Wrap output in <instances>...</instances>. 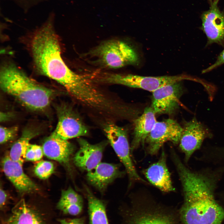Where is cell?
<instances>
[{
  "instance_id": "f546056e",
  "label": "cell",
  "mask_w": 224,
  "mask_h": 224,
  "mask_svg": "<svg viewBox=\"0 0 224 224\" xmlns=\"http://www.w3.org/2000/svg\"><path fill=\"white\" fill-rule=\"evenodd\" d=\"M13 114L10 112H1L0 122H4L10 119L12 117Z\"/></svg>"
},
{
  "instance_id": "30bf717a",
  "label": "cell",
  "mask_w": 224,
  "mask_h": 224,
  "mask_svg": "<svg viewBox=\"0 0 224 224\" xmlns=\"http://www.w3.org/2000/svg\"><path fill=\"white\" fill-rule=\"evenodd\" d=\"M179 142V147L187 162L193 153L201 147L204 140L212 137L209 129L195 117L184 123Z\"/></svg>"
},
{
  "instance_id": "9c48e42d",
  "label": "cell",
  "mask_w": 224,
  "mask_h": 224,
  "mask_svg": "<svg viewBox=\"0 0 224 224\" xmlns=\"http://www.w3.org/2000/svg\"><path fill=\"white\" fill-rule=\"evenodd\" d=\"M182 130V127L174 119L169 118L157 121L145 141L148 153L156 154L167 141L179 143Z\"/></svg>"
},
{
  "instance_id": "6da1fadb",
  "label": "cell",
  "mask_w": 224,
  "mask_h": 224,
  "mask_svg": "<svg viewBox=\"0 0 224 224\" xmlns=\"http://www.w3.org/2000/svg\"><path fill=\"white\" fill-rule=\"evenodd\" d=\"M178 173L184 197L178 211L181 224H222L224 208L214 194L220 175L213 170L194 172L184 166Z\"/></svg>"
},
{
  "instance_id": "52a82bcc",
  "label": "cell",
  "mask_w": 224,
  "mask_h": 224,
  "mask_svg": "<svg viewBox=\"0 0 224 224\" xmlns=\"http://www.w3.org/2000/svg\"><path fill=\"white\" fill-rule=\"evenodd\" d=\"M103 128L108 141L124 166L130 181L146 183L138 174L131 158L126 130L112 121L105 123Z\"/></svg>"
},
{
  "instance_id": "4fadbf2b",
  "label": "cell",
  "mask_w": 224,
  "mask_h": 224,
  "mask_svg": "<svg viewBox=\"0 0 224 224\" xmlns=\"http://www.w3.org/2000/svg\"><path fill=\"white\" fill-rule=\"evenodd\" d=\"M77 141L79 148L74 156L73 162L80 170L88 172L101 162L103 152L108 141L105 140L92 144L81 138Z\"/></svg>"
},
{
  "instance_id": "7a4b0ae2",
  "label": "cell",
  "mask_w": 224,
  "mask_h": 224,
  "mask_svg": "<svg viewBox=\"0 0 224 224\" xmlns=\"http://www.w3.org/2000/svg\"><path fill=\"white\" fill-rule=\"evenodd\" d=\"M31 49L38 70L62 85L72 96L80 93L86 87L88 80L86 75L73 72L62 58L58 38L50 21L35 34Z\"/></svg>"
},
{
  "instance_id": "7402d4cb",
  "label": "cell",
  "mask_w": 224,
  "mask_h": 224,
  "mask_svg": "<svg viewBox=\"0 0 224 224\" xmlns=\"http://www.w3.org/2000/svg\"><path fill=\"white\" fill-rule=\"evenodd\" d=\"M83 205V200L81 196L70 187L61 192V197L57 204V207L68 204Z\"/></svg>"
},
{
  "instance_id": "9a60e30c",
  "label": "cell",
  "mask_w": 224,
  "mask_h": 224,
  "mask_svg": "<svg viewBox=\"0 0 224 224\" xmlns=\"http://www.w3.org/2000/svg\"><path fill=\"white\" fill-rule=\"evenodd\" d=\"M44 154L47 158L69 167L70 157L75 149L74 145L52 133L45 139L42 146Z\"/></svg>"
},
{
  "instance_id": "8992f818",
  "label": "cell",
  "mask_w": 224,
  "mask_h": 224,
  "mask_svg": "<svg viewBox=\"0 0 224 224\" xmlns=\"http://www.w3.org/2000/svg\"><path fill=\"white\" fill-rule=\"evenodd\" d=\"M191 79V77L184 75L148 77L109 72H100L98 77L100 83L121 85L152 92L167 85L184 80Z\"/></svg>"
},
{
  "instance_id": "603a6c76",
  "label": "cell",
  "mask_w": 224,
  "mask_h": 224,
  "mask_svg": "<svg viewBox=\"0 0 224 224\" xmlns=\"http://www.w3.org/2000/svg\"><path fill=\"white\" fill-rule=\"evenodd\" d=\"M54 168L53 164L47 161H42L35 166L34 172L40 178L45 180L48 178L53 173Z\"/></svg>"
},
{
  "instance_id": "5b68a950",
  "label": "cell",
  "mask_w": 224,
  "mask_h": 224,
  "mask_svg": "<svg viewBox=\"0 0 224 224\" xmlns=\"http://www.w3.org/2000/svg\"><path fill=\"white\" fill-rule=\"evenodd\" d=\"M91 54L101 66L109 68H118L136 64L139 60L135 51L124 41L109 40L93 49Z\"/></svg>"
},
{
  "instance_id": "ffe728a7",
  "label": "cell",
  "mask_w": 224,
  "mask_h": 224,
  "mask_svg": "<svg viewBox=\"0 0 224 224\" xmlns=\"http://www.w3.org/2000/svg\"><path fill=\"white\" fill-rule=\"evenodd\" d=\"M85 189L89 224H109L105 202L96 197L87 187Z\"/></svg>"
},
{
  "instance_id": "f1b7e54d",
  "label": "cell",
  "mask_w": 224,
  "mask_h": 224,
  "mask_svg": "<svg viewBox=\"0 0 224 224\" xmlns=\"http://www.w3.org/2000/svg\"><path fill=\"white\" fill-rule=\"evenodd\" d=\"M7 199V195L6 192L1 188L0 189V207L2 209L6 205Z\"/></svg>"
},
{
  "instance_id": "d4e9b609",
  "label": "cell",
  "mask_w": 224,
  "mask_h": 224,
  "mask_svg": "<svg viewBox=\"0 0 224 224\" xmlns=\"http://www.w3.org/2000/svg\"><path fill=\"white\" fill-rule=\"evenodd\" d=\"M18 128L17 126L6 127L1 126L0 127V143H5L13 139L16 136Z\"/></svg>"
},
{
  "instance_id": "484cf974",
  "label": "cell",
  "mask_w": 224,
  "mask_h": 224,
  "mask_svg": "<svg viewBox=\"0 0 224 224\" xmlns=\"http://www.w3.org/2000/svg\"><path fill=\"white\" fill-rule=\"evenodd\" d=\"M57 208L65 214L76 216L81 212L83 205L77 204H68Z\"/></svg>"
},
{
  "instance_id": "277c9868",
  "label": "cell",
  "mask_w": 224,
  "mask_h": 224,
  "mask_svg": "<svg viewBox=\"0 0 224 224\" xmlns=\"http://www.w3.org/2000/svg\"><path fill=\"white\" fill-rule=\"evenodd\" d=\"M123 224H180L178 211L160 204L147 196L134 199L121 212Z\"/></svg>"
},
{
  "instance_id": "4316f807",
  "label": "cell",
  "mask_w": 224,
  "mask_h": 224,
  "mask_svg": "<svg viewBox=\"0 0 224 224\" xmlns=\"http://www.w3.org/2000/svg\"><path fill=\"white\" fill-rule=\"evenodd\" d=\"M223 64H224V49L219 55L215 63L206 69L203 70L202 72L203 73L208 72Z\"/></svg>"
},
{
  "instance_id": "83f0119b",
  "label": "cell",
  "mask_w": 224,
  "mask_h": 224,
  "mask_svg": "<svg viewBox=\"0 0 224 224\" xmlns=\"http://www.w3.org/2000/svg\"><path fill=\"white\" fill-rule=\"evenodd\" d=\"M60 224H85L83 217L73 219H63L59 220Z\"/></svg>"
},
{
  "instance_id": "8fae6325",
  "label": "cell",
  "mask_w": 224,
  "mask_h": 224,
  "mask_svg": "<svg viewBox=\"0 0 224 224\" xmlns=\"http://www.w3.org/2000/svg\"><path fill=\"white\" fill-rule=\"evenodd\" d=\"M220 0H208L209 9L201 14V29L207 38V45L224 44V13L218 4Z\"/></svg>"
},
{
  "instance_id": "3957f363",
  "label": "cell",
  "mask_w": 224,
  "mask_h": 224,
  "mask_svg": "<svg viewBox=\"0 0 224 224\" xmlns=\"http://www.w3.org/2000/svg\"><path fill=\"white\" fill-rule=\"evenodd\" d=\"M0 85L4 92L25 107L34 111L46 109L55 94L53 90L35 82L12 64L5 65L2 68Z\"/></svg>"
},
{
  "instance_id": "44dd1931",
  "label": "cell",
  "mask_w": 224,
  "mask_h": 224,
  "mask_svg": "<svg viewBox=\"0 0 224 224\" xmlns=\"http://www.w3.org/2000/svg\"><path fill=\"white\" fill-rule=\"evenodd\" d=\"M38 134V132L35 130L29 128L25 129L21 137L11 147L9 154L11 158L22 165L25 160V154L30 141Z\"/></svg>"
},
{
  "instance_id": "ba28073f",
  "label": "cell",
  "mask_w": 224,
  "mask_h": 224,
  "mask_svg": "<svg viewBox=\"0 0 224 224\" xmlns=\"http://www.w3.org/2000/svg\"><path fill=\"white\" fill-rule=\"evenodd\" d=\"M56 110L58 122L53 134L66 140L89 134L88 128L72 105L62 103L56 106Z\"/></svg>"
},
{
  "instance_id": "e0dca14e",
  "label": "cell",
  "mask_w": 224,
  "mask_h": 224,
  "mask_svg": "<svg viewBox=\"0 0 224 224\" xmlns=\"http://www.w3.org/2000/svg\"><path fill=\"white\" fill-rule=\"evenodd\" d=\"M166 155L164 151L159 160L144 170L143 174L148 181L161 190L165 192L174 191L170 175L166 165Z\"/></svg>"
},
{
  "instance_id": "5bb4252c",
  "label": "cell",
  "mask_w": 224,
  "mask_h": 224,
  "mask_svg": "<svg viewBox=\"0 0 224 224\" xmlns=\"http://www.w3.org/2000/svg\"><path fill=\"white\" fill-rule=\"evenodd\" d=\"M1 165L5 175L21 194L32 193L39 189L37 184L24 173L22 165L12 159L9 154L2 158Z\"/></svg>"
},
{
  "instance_id": "d6986e66",
  "label": "cell",
  "mask_w": 224,
  "mask_h": 224,
  "mask_svg": "<svg viewBox=\"0 0 224 224\" xmlns=\"http://www.w3.org/2000/svg\"><path fill=\"white\" fill-rule=\"evenodd\" d=\"M4 224H44L40 215L21 199L13 207Z\"/></svg>"
},
{
  "instance_id": "ac0fdd59",
  "label": "cell",
  "mask_w": 224,
  "mask_h": 224,
  "mask_svg": "<svg viewBox=\"0 0 224 224\" xmlns=\"http://www.w3.org/2000/svg\"><path fill=\"white\" fill-rule=\"evenodd\" d=\"M156 114L151 106L147 107L142 114L135 119L133 136L130 147L131 152L141 145L145 144L147 137L157 122Z\"/></svg>"
},
{
  "instance_id": "7c38bea8",
  "label": "cell",
  "mask_w": 224,
  "mask_h": 224,
  "mask_svg": "<svg viewBox=\"0 0 224 224\" xmlns=\"http://www.w3.org/2000/svg\"><path fill=\"white\" fill-rule=\"evenodd\" d=\"M181 82L164 86L152 92L151 107L156 114H171L179 108L184 92Z\"/></svg>"
},
{
  "instance_id": "2e32d148",
  "label": "cell",
  "mask_w": 224,
  "mask_h": 224,
  "mask_svg": "<svg viewBox=\"0 0 224 224\" xmlns=\"http://www.w3.org/2000/svg\"><path fill=\"white\" fill-rule=\"evenodd\" d=\"M123 175L117 165L101 162L87 172L86 177L91 185L103 193L110 184Z\"/></svg>"
},
{
  "instance_id": "cb8c5ba5",
  "label": "cell",
  "mask_w": 224,
  "mask_h": 224,
  "mask_svg": "<svg viewBox=\"0 0 224 224\" xmlns=\"http://www.w3.org/2000/svg\"><path fill=\"white\" fill-rule=\"evenodd\" d=\"M43 155L42 147L35 144H30L26 151L25 158L27 161H38L41 159Z\"/></svg>"
}]
</instances>
